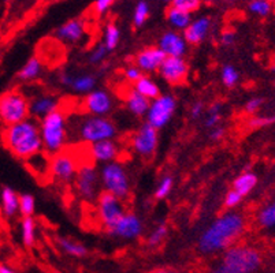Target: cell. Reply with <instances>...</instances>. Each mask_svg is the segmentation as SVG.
Listing matches in <instances>:
<instances>
[{"instance_id":"cell-1","label":"cell","mask_w":275,"mask_h":273,"mask_svg":"<svg viewBox=\"0 0 275 273\" xmlns=\"http://www.w3.org/2000/svg\"><path fill=\"white\" fill-rule=\"evenodd\" d=\"M246 228L245 217L237 212H227L219 216L199 238L197 247L203 254H215L226 248L244 234Z\"/></svg>"},{"instance_id":"cell-2","label":"cell","mask_w":275,"mask_h":273,"mask_svg":"<svg viewBox=\"0 0 275 273\" xmlns=\"http://www.w3.org/2000/svg\"><path fill=\"white\" fill-rule=\"evenodd\" d=\"M2 141L15 157L21 160H28L43 150L40 124L29 118L19 123L5 126L2 130Z\"/></svg>"},{"instance_id":"cell-3","label":"cell","mask_w":275,"mask_h":273,"mask_svg":"<svg viewBox=\"0 0 275 273\" xmlns=\"http://www.w3.org/2000/svg\"><path fill=\"white\" fill-rule=\"evenodd\" d=\"M262 264L260 253L249 246H230L211 273H253Z\"/></svg>"},{"instance_id":"cell-4","label":"cell","mask_w":275,"mask_h":273,"mask_svg":"<svg viewBox=\"0 0 275 273\" xmlns=\"http://www.w3.org/2000/svg\"><path fill=\"white\" fill-rule=\"evenodd\" d=\"M43 149L50 156L65 149L67 141V122L63 112L54 111L40 122Z\"/></svg>"},{"instance_id":"cell-5","label":"cell","mask_w":275,"mask_h":273,"mask_svg":"<svg viewBox=\"0 0 275 273\" xmlns=\"http://www.w3.org/2000/svg\"><path fill=\"white\" fill-rule=\"evenodd\" d=\"M77 135L81 141L87 144L113 140L117 134V126L113 120L105 116L88 115L83 116L75 124Z\"/></svg>"},{"instance_id":"cell-6","label":"cell","mask_w":275,"mask_h":273,"mask_svg":"<svg viewBox=\"0 0 275 273\" xmlns=\"http://www.w3.org/2000/svg\"><path fill=\"white\" fill-rule=\"evenodd\" d=\"M29 116V101L21 92L9 90L0 96V122L5 126L19 123Z\"/></svg>"},{"instance_id":"cell-7","label":"cell","mask_w":275,"mask_h":273,"mask_svg":"<svg viewBox=\"0 0 275 273\" xmlns=\"http://www.w3.org/2000/svg\"><path fill=\"white\" fill-rule=\"evenodd\" d=\"M100 183L104 191L117 195L118 198L126 199L130 195L129 176L126 174L125 167L121 163L111 162L103 164L100 170Z\"/></svg>"},{"instance_id":"cell-8","label":"cell","mask_w":275,"mask_h":273,"mask_svg":"<svg viewBox=\"0 0 275 273\" xmlns=\"http://www.w3.org/2000/svg\"><path fill=\"white\" fill-rule=\"evenodd\" d=\"M100 174L92 162L81 163L74 178V187L81 199L93 202L99 197Z\"/></svg>"},{"instance_id":"cell-9","label":"cell","mask_w":275,"mask_h":273,"mask_svg":"<svg viewBox=\"0 0 275 273\" xmlns=\"http://www.w3.org/2000/svg\"><path fill=\"white\" fill-rule=\"evenodd\" d=\"M81 163L74 153L69 150H60L59 153L51 156L50 176L56 182L67 183L74 180L75 174Z\"/></svg>"},{"instance_id":"cell-10","label":"cell","mask_w":275,"mask_h":273,"mask_svg":"<svg viewBox=\"0 0 275 273\" xmlns=\"http://www.w3.org/2000/svg\"><path fill=\"white\" fill-rule=\"evenodd\" d=\"M97 202V216L105 230H109L121 219L122 215L126 213L125 201L118 198L117 195L111 194L109 191H103L96 199Z\"/></svg>"},{"instance_id":"cell-11","label":"cell","mask_w":275,"mask_h":273,"mask_svg":"<svg viewBox=\"0 0 275 273\" xmlns=\"http://www.w3.org/2000/svg\"><path fill=\"white\" fill-rule=\"evenodd\" d=\"M177 101L171 95H160L151 101L150 109L146 112V123L156 130L163 128L174 115Z\"/></svg>"},{"instance_id":"cell-12","label":"cell","mask_w":275,"mask_h":273,"mask_svg":"<svg viewBox=\"0 0 275 273\" xmlns=\"http://www.w3.org/2000/svg\"><path fill=\"white\" fill-rule=\"evenodd\" d=\"M158 130L150 123H144L130 138V145L137 154L142 157H151L158 149Z\"/></svg>"},{"instance_id":"cell-13","label":"cell","mask_w":275,"mask_h":273,"mask_svg":"<svg viewBox=\"0 0 275 273\" xmlns=\"http://www.w3.org/2000/svg\"><path fill=\"white\" fill-rule=\"evenodd\" d=\"M144 225H142L141 219L136 216L134 213H128L121 216V219L118 220L117 223L114 224L113 227L109 228L110 235L115 236V238H121V239L132 240L136 239L142 234Z\"/></svg>"},{"instance_id":"cell-14","label":"cell","mask_w":275,"mask_h":273,"mask_svg":"<svg viewBox=\"0 0 275 273\" xmlns=\"http://www.w3.org/2000/svg\"><path fill=\"white\" fill-rule=\"evenodd\" d=\"M159 73L162 78L170 85H182L185 83L189 74L188 63L183 58H174V56H166L164 62L159 69Z\"/></svg>"},{"instance_id":"cell-15","label":"cell","mask_w":275,"mask_h":273,"mask_svg":"<svg viewBox=\"0 0 275 273\" xmlns=\"http://www.w3.org/2000/svg\"><path fill=\"white\" fill-rule=\"evenodd\" d=\"M83 111L88 115L105 116L109 115L114 107L113 99L105 90H92L89 92L82 101Z\"/></svg>"},{"instance_id":"cell-16","label":"cell","mask_w":275,"mask_h":273,"mask_svg":"<svg viewBox=\"0 0 275 273\" xmlns=\"http://www.w3.org/2000/svg\"><path fill=\"white\" fill-rule=\"evenodd\" d=\"M164 59H166V55L159 47H150V48L140 51L136 55L134 64L142 73H155V71H158L160 69Z\"/></svg>"},{"instance_id":"cell-17","label":"cell","mask_w":275,"mask_h":273,"mask_svg":"<svg viewBox=\"0 0 275 273\" xmlns=\"http://www.w3.org/2000/svg\"><path fill=\"white\" fill-rule=\"evenodd\" d=\"M186 41L182 34H179L177 30H168L162 34L159 40V48L164 52L166 56H174V58H183L186 52Z\"/></svg>"},{"instance_id":"cell-18","label":"cell","mask_w":275,"mask_h":273,"mask_svg":"<svg viewBox=\"0 0 275 273\" xmlns=\"http://www.w3.org/2000/svg\"><path fill=\"white\" fill-rule=\"evenodd\" d=\"M88 150H89V156L92 160L95 163H101V164L115 162L119 154V146L113 140H104V141L91 144Z\"/></svg>"},{"instance_id":"cell-19","label":"cell","mask_w":275,"mask_h":273,"mask_svg":"<svg viewBox=\"0 0 275 273\" xmlns=\"http://www.w3.org/2000/svg\"><path fill=\"white\" fill-rule=\"evenodd\" d=\"M213 26V19L209 17H200L191 22V25L183 30V38L186 44L191 46H199L208 36L209 30Z\"/></svg>"},{"instance_id":"cell-20","label":"cell","mask_w":275,"mask_h":273,"mask_svg":"<svg viewBox=\"0 0 275 273\" xmlns=\"http://www.w3.org/2000/svg\"><path fill=\"white\" fill-rule=\"evenodd\" d=\"M87 26L82 19H70L55 30V37L63 42H78L82 40Z\"/></svg>"},{"instance_id":"cell-21","label":"cell","mask_w":275,"mask_h":273,"mask_svg":"<svg viewBox=\"0 0 275 273\" xmlns=\"http://www.w3.org/2000/svg\"><path fill=\"white\" fill-rule=\"evenodd\" d=\"M59 101L56 97L50 95L37 96L29 103V112L30 116H33L36 119L41 120L44 116L50 115L51 112L58 111Z\"/></svg>"},{"instance_id":"cell-22","label":"cell","mask_w":275,"mask_h":273,"mask_svg":"<svg viewBox=\"0 0 275 273\" xmlns=\"http://www.w3.org/2000/svg\"><path fill=\"white\" fill-rule=\"evenodd\" d=\"M125 103L128 109H129L134 116L141 118V116L146 115V112L150 109L151 100H148L146 97L140 95L134 87H132V89L126 92Z\"/></svg>"},{"instance_id":"cell-23","label":"cell","mask_w":275,"mask_h":273,"mask_svg":"<svg viewBox=\"0 0 275 273\" xmlns=\"http://www.w3.org/2000/svg\"><path fill=\"white\" fill-rule=\"evenodd\" d=\"M0 205L6 217H14L19 212V195L11 187H3L0 193Z\"/></svg>"},{"instance_id":"cell-24","label":"cell","mask_w":275,"mask_h":273,"mask_svg":"<svg viewBox=\"0 0 275 273\" xmlns=\"http://www.w3.org/2000/svg\"><path fill=\"white\" fill-rule=\"evenodd\" d=\"M29 170L33 172L38 178H46L50 175V167H51V156L46 152H38L33 154L32 157L25 160Z\"/></svg>"},{"instance_id":"cell-25","label":"cell","mask_w":275,"mask_h":273,"mask_svg":"<svg viewBox=\"0 0 275 273\" xmlns=\"http://www.w3.org/2000/svg\"><path fill=\"white\" fill-rule=\"evenodd\" d=\"M167 22L170 24L175 30H185L192 22V14L185 13L182 10L168 7L166 11Z\"/></svg>"},{"instance_id":"cell-26","label":"cell","mask_w":275,"mask_h":273,"mask_svg":"<svg viewBox=\"0 0 275 273\" xmlns=\"http://www.w3.org/2000/svg\"><path fill=\"white\" fill-rule=\"evenodd\" d=\"M133 87L140 95H142L144 97L151 100V101L160 96V89L156 85V82L152 78H150V77H146V75H142L141 78L134 83Z\"/></svg>"},{"instance_id":"cell-27","label":"cell","mask_w":275,"mask_h":273,"mask_svg":"<svg viewBox=\"0 0 275 273\" xmlns=\"http://www.w3.org/2000/svg\"><path fill=\"white\" fill-rule=\"evenodd\" d=\"M256 185H258V176L253 172H244L236 178L233 182V189L238 191L242 197H245L253 190Z\"/></svg>"},{"instance_id":"cell-28","label":"cell","mask_w":275,"mask_h":273,"mask_svg":"<svg viewBox=\"0 0 275 273\" xmlns=\"http://www.w3.org/2000/svg\"><path fill=\"white\" fill-rule=\"evenodd\" d=\"M43 71V62L40 58H32L29 59L26 64L21 69L18 78L21 81H33V79L38 78L41 75Z\"/></svg>"},{"instance_id":"cell-29","label":"cell","mask_w":275,"mask_h":273,"mask_svg":"<svg viewBox=\"0 0 275 273\" xmlns=\"http://www.w3.org/2000/svg\"><path fill=\"white\" fill-rule=\"evenodd\" d=\"M22 242L26 247H32L36 240V221L32 216L24 217L21 221Z\"/></svg>"},{"instance_id":"cell-30","label":"cell","mask_w":275,"mask_h":273,"mask_svg":"<svg viewBox=\"0 0 275 273\" xmlns=\"http://www.w3.org/2000/svg\"><path fill=\"white\" fill-rule=\"evenodd\" d=\"M59 247L62 248L63 252L69 254V256L77 257V258H81V257H85L88 254L87 247L83 246L82 243H78L73 239H67V238H59L58 239Z\"/></svg>"},{"instance_id":"cell-31","label":"cell","mask_w":275,"mask_h":273,"mask_svg":"<svg viewBox=\"0 0 275 273\" xmlns=\"http://www.w3.org/2000/svg\"><path fill=\"white\" fill-rule=\"evenodd\" d=\"M95 85H96V79H95V77L85 74L74 77L70 87L71 89H74L75 92H78V93H89V92L93 90Z\"/></svg>"},{"instance_id":"cell-32","label":"cell","mask_w":275,"mask_h":273,"mask_svg":"<svg viewBox=\"0 0 275 273\" xmlns=\"http://www.w3.org/2000/svg\"><path fill=\"white\" fill-rule=\"evenodd\" d=\"M119 40H121V32H119V28H118L115 24H109L105 26L104 32V44L105 48L109 51L115 50L119 44Z\"/></svg>"},{"instance_id":"cell-33","label":"cell","mask_w":275,"mask_h":273,"mask_svg":"<svg viewBox=\"0 0 275 273\" xmlns=\"http://www.w3.org/2000/svg\"><path fill=\"white\" fill-rule=\"evenodd\" d=\"M150 18V5L146 3L145 0H140L133 13V25L136 28H141L146 22V19Z\"/></svg>"},{"instance_id":"cell-34","label":"cell","mask_w":275,"mask_h":273,"mask_svg":"<svg viewBox=\"0 0 275 273\" xmlns=\"http://www.w3.org/2000/svg\"><path fill=\"white\" fill-rule=\"evenodd\" d=\"M258 221L264 228L275 227V202L267 205L259 212Z\"/></svg>"},{"instance_id":"cell-35","label":"cell","mask_w":275,"mask_h":273,"mask_svg":"<svg viewBox=\"0 0 275 273\" xmlns=\"http://www.w3.org/2000/svg\"><path fill=\"white\" fill-rule=\"evenodd\" d=\"M248 10L258 17H266L272 10V3L268 0H250L248 3Z\"/></svg>"},{"instance_id":"cell-36","label":"cell","mask_w":275,"mask_h":273,"mask_svg":"<svg viewBox=\"0 0 275 273\" xmlns=\"http://www.w3.org/2000/svg\"><path fill=\"white\" fill-rule=\"evenodd\" d=\"M171 7L182 10L185 13L193 14L200 9L203 5V0H173L170 3Z\"/></svg>"},{"instance_id":"cell-37","label":"cell","mask_w":275,"mask_h":273,"mask_svg":"<svg viewBox=\"0 0 275 273\" xmlns=\"http://www.w3.org/2000/svg\"><path fill=\"white\" fill-rule=\"evenodd\" d=\"M221 78L222 82H223V85H225L226 87H233L237 85L240 75H238V71L236 70L233 66L226 64V66H223V69H222Z\"/></svg>"},{"instance_id":"cell-38","label":"cell","mask_w":275,"mask_h":273,"mask_svg":"<svg viewBox=\"0 0 275 273\" xmlns=\"http://www.w3.org/2000/svg\"><path fill=\"white\" fill-rule=\"evenodd\" d=\"M34 209H36V201L33 195L30 194H21L19 195V213L24 217L33 216Z\"/></svg>"},{"instance_id":"cell-39","label":"cell","mask_w":275,"mask_h":273,"mask_svg":"<svg viewBox=\"0 0 275 273\" xmlns=\"http://www.w3.org/2000/svg\"><path fill=\"white\" fill-rule=\"evenodd\" d=\"M173 185H174V180H173L170 175H167V176L162 178V180L159 182L158 187H156V190H155V198H166L167 195L171 193V190H173Z\"/></svg>"},{"instance_id":"cell-40","label":"cell","mask_w":275,"mask_h":273,"mask_svg":"<svg viewBox=\"0 0 275 273\" xmlns=\"http://www.w3.org/2000/svg\"><path fill=\"white\" fill-rule=\"evenodd\" d=\"M167 232H168V228L164 223H160L158 227L155 228L154 231L151 232L150 238H148V244L155 247V246H159V244L162 243L164 238L167 236Z\"/></svg>"},{"instance_id":"cell-41","label":"cell","mask_w":275,"mask_h":273,"mask_svg":"<svg viewBox=\"0 0 275 273\" xmlns=\"http://www.w3.org/2000/svg\"><path fill=\"white\" fill-rule=\"evenodd\" d=\"M275 123V115L274 116H255V118H250L248 120L246 126H249L252 128L258 127H266V126H270V124Z\"/></svg>"},{"instance_id":"cell-42","label":"cell","mask_w":275,"mask_h":273,"mask_svg":"<svg viewBox=\"0 0 275 273\" xmlns=\"http://www.w3.org/2000/svg\"><path fill=\"white\" fill-rule=\"evenodd\" d=\"M242 198H244V197H242L238 191H236L233 189V190H230L226 193L223 205H225V208H227V209H233V208L238 207V205L241 203Z\"/></svg>"},{"instance_id":"cell-43","label":"cell","mask_w":275,"mask_h":273,"mask_svg":"<svg viewBox=\"0 0 275 273\" xmlns=\"http://www.w3.org/2000/svg\"><path fill=\"white\" fill-rule=\"evenodd\" d=\"M107 52H109V50H107L104 44L101 42V44H99L96 48H93V51H92L91 55H89V62L93 63V64L103 62L105 59V56H107Z\"/></svg>"},{"instance_id":"cell-44","label":"cell","mask_w":275,"mask_h":273,"mask_svg":"<svg viewBox=\"0 0 275 273\" xmlns=\"http://www.w3.org/2000/svg\"><path fill=\"white\" fill-rule=\"evenodd\" d=\"M123 74H125V78L132 83H136L138 79L144 75L142 74V71L140 70L136 64H132V66L126 67V70L123 71Z\"/></svg>"},{"instance_id":"cell-45","label":"cell","mask_w":275,"mask_h":273,"mask_svg":"<svg viewBox=\"0 0 275 273\" xmlns=\"http://www.w3.org/2000/svg\"><path fill=\"white\" fill-rule=\"evenodd\" d=\"M115 3V0H96L95 2V6H93V10L97 15H104L110 9L111 6Z\"/></svg>"},{"instance_id":"cell-46","label":"cell","mask_w":275,"mask_h":273,"mask_svg":"<svg viewBox=\"0 0 275 273\" xmlns=\"http://www.w3.org/2000/svg\"><path fill=\"white\" fill-rule=\"evenodd\" d=\"M236 42V33L234 30L226 29L221 34V44L223 47H231Z\"/></svg>"},{"instance_id":"cell-47","label":"cell","mask_w":275,"mask_h":273,"mask_svg":"<svg viewBox=\"0 0 275 273\" xmlns=\"http://www.w3.org/2000/svg\"><path fill=\"white\" fill-rule=\"evenodd\" d=\"M262 104H263V99H260V97L250 99L249 101L245 104V112H248V113H255V112L258 111L259 108L262 107Z\"/></svg>"},{"instance_id":"cell-48","label":"cell","mask_w":275,"mask_h":273,"mask_svg":"<svg viewBox=\"0 0 275 273\" xmlns=\"http://www.w3.org/2000/svg\"><path fill=\"white\" fill-rule=\"evenodd\" d=\"M203 113H204V104L201 101H197V103L193 104L192 108H191V116L193 119H199Z\"/></svg>"},{"instance_id":"cell-49","label":"cell","mask_w":275,"mask_h":273,"mask_svg":"<svg viewBox=\"0 0 275 273\" xmlns=\"http://www.w3.org/2000/svg\"><path fill=\"white\" fill-rule=\"evenodd\" d=\"M225 128L215 126V127L211 130V132H209V138H211V141H221L222 138L225 136Z\"/></svg>"},{"instance_id":"cell-50","label":"cell","mask_w":275,"mask_h":273,"mask_svg":"<svg viewBox=\"0 0 275 273\" xmlns=\"http://www.w3.org/2000/svg\"><path fill=\"white\" fill-rule=\"evenodd\" d=\"M73 79H74V75L70 74V73H67V71H62V73L59 74V82L62 83V85H65V86H71Z\"/></svg>"},{"instance_id":"cell-51","label":"cell","mask_w":275,"mask_h":273,"mask_svg":"<svg viewBox=\"0 0 275 273\" xmlns=\"http://www.w3.org/2000/svg\"><path fill=\"white\" fill-rule=\"evenodd\" d=\"M219 120H221V113H219V115H207V118H205L204 120L205 127L214 128L215 126H218Z\"/></svg>"},{"instance_id":"cell-52","label":"cell","mask_w":275,"mask_h":273,"mask_svg":"<svg viewBox=\"0 0 275 273\" xmlns=\"http://www.w3.org/2000/svg\"><path fill=\"white\" fill-rule=\"evenodd\" d=\"M222 108H223L222 103H213L207 109V115H219L222 112Z\"/></svg>"},{"instance_id":"cell-53","label":"cell","mask_w":275,"mask_h":273,"mask_svg":"<svg viewBox=\"0 0 275 273\" xmlns=\"http://www.w3.org/2000/svg\"><path fill=\"white\" fill-rule=\"evenodd\" d=\"M0 273H17L13 268H10L9 265L0 264Z\"/></svg>"},{"instance_id":"cell-54","label":"cell","mask_w":275,"mask_h":273,"mask_svg":"<svg viewBox=\"0 0 275 273\" xmlns=\"http://www.w3.org/2000/svg\"><path fill=\"white\" fill-rule=\"evenodd\" d=\"M152 273H175V272H167V270H155Z\"/></svg>"},{"instance_id":"cell-55","label":"cell","mask_w":275,"mask_h":273,"mask_svg":"<svg viewBox=\"0 0 275 273\" xmlns=\"http://www.w3.org/2000/svg\"><path fill=\"white\" fill-rule=\"evenodd\" d=\"M163 2H164V3H171L173 0H163Z\"/></svg>"},{"instance_id":"cell-56","label":"cell","mask_w":275,"mask_h":273,"mask_svg":"<svg viewBox=\"0 0 275 273\" xmlns=\"http://www.w3.org/2000/svg\"><path fill=\"white\" fill-rule=\"evenodd\" d=\"M268 2H271V3H275V0H268Z\"/></svg>"},{"instance_id":"cell-57","label":"cell","mask_w":275,"mask_h":273,"mask_svg":"<svg viewBox=\"0 0 275 273\" xmlns=\"http://www.w3.org/2000/svg\"><path fill=\"white\" fill-rule=\"evenodd\" d=\"M272 71H274V73H275V64H274V66H272Z\"/></svg>"},{"instance_id":"cell-58","label":"cell","mask_w":275,"mask_h":273,"mask_svg":"<svg viewBox=\"0 0 275 273\" xmlns=\"http://www.w3.org/2000/svg\"><path fill=\"white\" fill-rule=\"evenodd\" d=\"M55 273H60V272H55Z\"/></svg>"},{"instance_id":"cell-59","label":"cell","mask_w":275,"mask_h":273,"mask_svg":"<svg viewBox=\"0 0 275 273\" xmlns=\"http://www.w3.org/2000/svg\"><path fill=\"white\" fill-rule=\"evenodd\" d=\"M6 2H7V0H6Z\"/></svg>"}]
</instances>
